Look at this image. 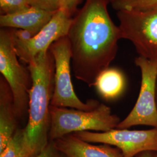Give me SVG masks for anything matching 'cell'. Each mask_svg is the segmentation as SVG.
<instances>
[{"mask_svg": "<svg viewBox=\"0 0 157 157\" xmlns=\"http://www.w3.org/2000/svg\"><path fill=\"white\" fill-rule=\"evenodd\" d=\"M109 0H86L73 17L67 37L71 50V67L75 78L89 87L98 75L109 67L122 39L108 11Z\"/></svg>", "mask_w": 157, "mask_h": 157, "instance_id": "cell-1", "label": "cell"}, {"mask_svg": "<svg viewBox=\"0 0 157 157\" xmlns=\"http://www.w3.org/2000/svg\"><path fill=\"white\" fill-rule=\"evenodd\" d=\"M32 85L29 95L28 124L25 136L38 154L49 143L50 108L54 91L55 62L50 50L28 63Z\"/></svg>", "mask_w": 157, "mask_h": 157, "instance_id": "cell-2", "label": "cell"}, {"mask_svg": "<svg viewBox=\"0 0 157 157\" xmlns=\"http://www.w3.org/2000/svg\"><path fill=\"white\" fill-rule=\"evenodd\" d=\"M50 115L49 141L79 132H107L117 129L121 121L110 107L102 103L89 111L51 105Z\"/></svg>", "mask_w": 157, "mask_h": 157, "instance_id": "cell-3", "label": "cell"}, {"mask_svg": "<svg viewBox=\"0 0 157 157\" xmlns=\"http://www.w3.org/2000/svg\"><path fill=\"white\" fill-rule=\"evenodd\" d=\"M49 50L55 62L54 91L51 105L89 111L98 107L100 102L90 99L81 101L75 92L72 82L71 50L67 36L57 40Z\"/></svg>", "mask_w": 157, "mask_h": 157, "instance_id": "cell-4", "label": "cell"}, {"mask_svg": "<svg viewBox=\"0 0 157 157\" xmlns=\"http://www.w3.org/2000/svg\"><path fill=\"white\" fill-rule=\"evenodd\" d=\"M10 30H0V72L11 90L18 118L28 113L32 85L29 69L20 63Z\"/></svg>", "mask_w": 157, "mask_h": 157, "instance_id": "cell-5", "label": "cell"}, {"mask_svg": "<svg viewBox=\"0 0 157 157\" xmlns=\"http://www.w3.org/2000/svg\"><path fill=\"white\" fill-rule=\"evenodd\" d=\"M135 63L141 72L139 94L135 106L118 124L117 129H129L137 125L157 128V60L139 56L135 58Z\"/></svg>", "mask_w": 157, "mask_h": 157, "instance_id": "cell-6", "label": "cell"}, {"mask_svg": "<svg viewBox=\"0 0 157 157\" xmlns=\"http://www.w3.org/2000/svg\"><path fill=\"white\" fill-rule=\"evenodd\" d=\"M122 39L134 45L139 56L157 60V8L143 11H118Z\"/></svg>", "mask_w": 157, "mask_h": 157, "instance_id": "cell-7", "label": "cell"}, {"mask_svg": "<svg viewBox=\"0 0 157 157\" xmlns=\"http://www.w3.org/2000/svg\"><path fill=\"white\" fill-rule=\"evenodd\" d=\"M73 134L89 143L115 146L123 157H136L147 151L157 152V128L140 130L116 129L107 132L85 131Z\"/></svg>", "mask_w": 157, "mask_h": 157, "instance_id": "cell-8", "label": "cell"}, {"mask_svg": "<svg viewBox=\"0 0 157 157\" xmlns=\"http://www.w3.org/2000/svg\"><path fill=\"white\" fill-rule=\"evenodd\" d=\"M73 21L72 15L61 8L39 32L30 38H23L17 30L10 31L18 58L29 63L36 56L49 50L57 40L67 36Z\"/></svg>", "mask_w": 157, "mask_h": 157, "instance_id": "cell-9", "label": "cell"}, {"mask_svg": "<svg viewBox=\"0 0 157 157\" xmlns=\"http://www.w3.org/2000/svg\"><path fill=\"white\" fill-rule=\"evenodd\" d=\"M55 13L30 6L13 13L1 15L0 26L2 28L19 29L32 37L50 21Z\"/></svg>", "mask_w": 157, "mask_h": 157, "instance_id": "cell-10", "label": "cell"}, {"mask_svg": "<svg viewBox=\"0 0 157 157\" xmlns=\"http://www.w3.org/2000/svg\"><path fill=\"white\" fill-rule=\"evenodd\" d=\"M58 149L68 157H123L118 148L102 144L95 145L73 134L54 140Z\"/></svg>", "mask_w": 157, "mask_h": 157, "instance_id": "cell-11", "label": "cell"}, {"mask_svg": "<svg viewBox=\"0 0 157 157\" xmlns=\"http://www.w3.org/2000/svg\"><path fill=\"white\" fill-rule=\"evenodd\" d=\"M18 116L13 96L6 79L0 78V152L17 132Z\"/></svg>", "mask_w": 157, "mask_h": 157, "instance_id": "cell-12", "label": "cell"}, {"mask_svg": "<svg viewBox=\"0 0 157 157\" xmlns=\"http://www.w3.org/2000/svg\"><path fill=\"white\" fill-rule=\"evenodd\" d=\"M94 86L104 98L108 100H114L124 92L126 78L120 69L109 67L98 75Z\"/></svg>", "mask_w": 157, "mask_h": 157, "instance_id": "cell-13", "label": "cell"}, {"mask_svg": "<svg viewBox=\"0 0 157 157\" xmlns=\"http://www.w3.org/2000/svg\"><path fill=\"white\" fill-rule=\"evenodd\" d=\"M36 154L26 140L24 128L17 129L0 157H34Z\"/></svg>", "mask_w": 157, "mask_h": 157, "instance_id": "cell-14", "label": "cell"}, {"mask_svg": "<svg viewBox=\"0 0 157 157\" xmlns=\"http://www.w3.org/2000/svg\"><path fill=\"white\" fill-rule=\"evenodd\" d=\"M118 11H143L157 8V0H115L111 2Z\"/></svg>", "mask_w": 157, "mask_h": 157, "instance_id": "cell-15", "label": "cell"}, {"mask_svg": "<svg viewBox=\"0 0 157 157\" xmlns=\"http://www.w3.org/2000/svg\"><path fill=\"white\" fill-rule=\"evenodd\" d=\"M29 6V0H0L1 15L13 13Z\"/></svg>", "mask_w": 157, "mask_h": 157, "instance_id": "cell-16", "label": "cell"}, {"mask_svg": "<svg viewBox=\"0 0 157 157\" xmlns=\"http://www.w3.org/2000/svg\"><path fill=\"white\" fill-rule=\"evenodd\" d=\"M29 2L31 6L54 13L59 11L62 6V0H29Z\"/></svg>", "mask_w": 157, "mask_h": 157, "instance_id": "cell-17", "label": "cell"}, {"mask_svg": "<svg viewBox=\"0 0 157 157\" xmlns=\"http://www.w3.org/2000/svg\"><path fill=\"white\" fill-rule=\"evenodd\" d=\"M34 157H68L56 147L54 141H50L45 148Z\"/></svg>", "mask_w": 157, "mask_h": 157, "instance_id": "cell-18", "label": "cell"}, {"mask_svg": "<svg viewBox=\"0 0 157 157\" xmlns=\"http://www.w3.org/2000/svg\"><path fill=\"white\" fill-rule=\"evenodd\" d=\"M81 0H62V8L67 11L71 15L76 11V8Z\"/></svg>", "mask_w": 157, "mask_h": 157, "instance_id": "cell-19", "label": "cell"}, {"mask_svg": "<svg viewBox=\"0 0 157 157\" xmlns=\"http://www.w3.org/2000/svg\"><path fill=\"white\" fill-rule=\"evenodd\" d=\"M136 157H157V155L151 154L150 153H148V152L146 153L145 152H143V154L141 153Z\"/></svg>", "mask_w": 157, "mask_h": 157, "instance_id": "cell-20", "label": "cell"}, {"mask_svg": "<svg viewBox=\"0 0 157 157\" xmlns=\"http://www.w3.org/2000/svg\"><path fill=\"white\" fill-rule=\"evenodd\" d=\"M157 90H156V91H157V93H156V97H157V89H156Z\"/></svg>", "mask_w": 157, "mask_h": 157, "instance_id": "cell-21", "label": "cell"}, {"mask_svg": "<svg viewBox=\"0 0 157 157\" xmlns=\"http://www.w3.org/2000/svg\"><path fill=\"white\" fill-rule=\"evenodd\" d=\"M115 1V0H109V1H110V2H111V3L112 2V1Z\"/></svg>", "mask_w": 157, "mask_h": 157, "instance_id": "cell-22", "label": "cell"}]
</instances>
